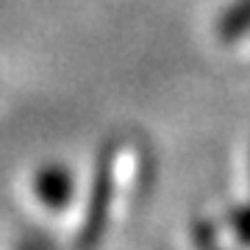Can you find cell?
Here are the masks:
<instances>
[{"mask_svg": "<svg viewBox=\"0 0 250 250\" xmlns=\"http://www.w3.org/2000/svg\"><path fill=\"white\" fill-rule=\"evenodd\" d=\"M192 242L200 245V248H211L220 242V231H217V225L211 220H195L192 225Z\"/></svg>", "mask_w": 250, "mask_h": 250, "instance_id": "cell-5", "label": "cell"}, {"mask_svg": "<svg viewBox=\"0 0 250 250\" xmlns=\"http://www.w3.org/2000/svg\"><path fill=\"white\" fill-rule=\"evenodd\" d=\"M250 34V0H233L217 20V36L220 42L231 45Z\"/></svg>", "mask_w": 250, "mask_h": 250, "instance_id": "cell-3", "label": "cell"}, {"mask_svg": "<svg viewBox=\"0 0 250 250\" xmlns=\"http://www.w3.org/2000/svg\"><path fill=\"white\" fill-rule=\"evenodd\" d=\"M34 195L50 211H64L75 195V178L64 164H45L34 175Z\"/></svg>", "mask_w": 250, "mask_h": 250, "instance_id": "cell-2", "label": "cell"}, {"mask_svg": "<svg viewBox=\"0 0 250 250\" xmlns=\"http://www.w3.org/2000/svg\"><path fill=\"white\" fill-rule=\"evenodd\" d=\"M114 167H117V142H106L98 150V159H95L89 206H86V214H83L78 239H75V245H81V248L98 245L106 233L111 200H114Z\"/></svg>", "mask_w": 250, "mask_h": 250, "instance_id": "cell-1", "label": "cell"}, {"mask_svg": "<svg viewBox=\"0 0 250 250\" xmlns=\"http://www.w3.org/2000/svg\"><path fill=\"white\" fill-rule=\"evenodd\" d=\"M28 245H42V248H50L53 239H47V236H25V239H20V248H28Z\"/></svg>", "mask_w": 250, "mask_h": 250, "instance_id": "cell-6", "label": "cell"}, {"mask_svg": "<svg viewBox=\"0 0 250 250\" xmlns=\"http://www.w3.org/2000/svg\"><path fill=\"white\" fill-rule=\"evenodd\" d=\"M228 228H231L233 239L242 245H250V203L236 206L228 211Z\"/></svg>", "mask_w": 250, "mask_h": 250, "instance_id": "cell-4", "label": "cell"}]
</instances>
